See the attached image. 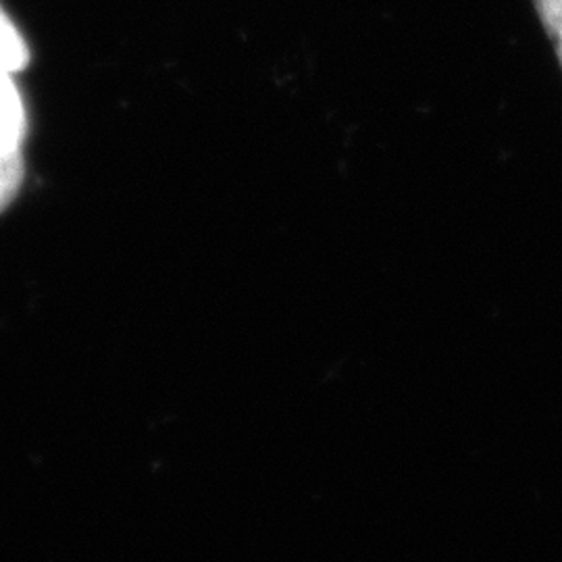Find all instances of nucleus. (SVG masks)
Returning <instances> with one entry per match:
<instances>
[{"label": "nucleus", "mask_w": 562, "mask_h": 562, "mask_svg": "<svg viewBox=\"0 0 562 562\" xmlns=\"http://www.w3.org/2000/svg\"><path fill=\"white\" fill-rule=\"evenodd\" d=\"M25 109L13 74L0 67V157L21 153L25 138Z\"/></svg>", "instance_id": "1"}, {"label": "nucleus", "mask_w": 562, "mask_h": 562, "mask_svg": "<svg viewBox=\"0 0 562 562\" xmlns=\"http://www.w3.org/2000/svg\"><path fill=\"white\" fill-rule=\"evenodd\" d=\"M30 63V48L23 41L18 25L0 7V67L18 74Z\"/></svg>", "instance_id": "2"}, {"label": "nucleus", "mask_w": 562, "mask_h": 562, "mask_svg": "<svg viewBox=\"0 0 562 562\" xmlns=\"http://www.w3.org/2000/svg\"><path fill=\"white\" fill-rule=\"evenodd\" d=\"M23 181V157L21 153L0 157V211H4L20 192Z\"/></svg>", "instance_id": "3"}, {"label": "nucleus", "mask_w": 562, "mask_h": 562, "mask_svg": "<svg viewBox=\"0 0 562 562\" xmlns=\"http://www.w3.org/2000/svg\"><path fill=\"white\" fill-rule=\"evenodd\" d=\"M533 2L562 67V0H533Z\"/></svg>", "instance_id": "4"}]
</instances>
